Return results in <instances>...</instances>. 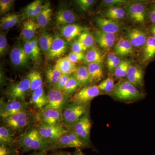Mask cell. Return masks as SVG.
<instances>
[{
  "label": "cell",
  "instance_id": "cell-38",
  "mask_svg": "<svg viewBox=\"0 0 155 155\" xmlns=\"http://www.w3.org/2000/svg\"><path fill=\"white\" fill-rule=\"evenodd\" d=\"M131 65V62L129 60H123L114 71V75L117 78L125 77L127 74L129 67Z\"/></svg>",
  "mask_w": 155,
  "mask_h": 155
},
{
  "label": "cell",
  "instance_id": "cell-25",
  "mask_svg": "<svg viewBox=\"0 0 155 155\" xmlns=\"http://www.w3.org/2000/svg\"><path fill=\"white\" fill-rule=\"evenodd\" d=\"M25 18L24 14H9L1 19L0 26L3 30H7L14 27Z\"/></svg>",
  "mask_w": 155,
  "mask_h": 155
},
{
  "label": "cell",
  "instance_id": "cell-30",
  "mask_svg": "<svg viewBox=\"0 0 155 155\" xmlns=\"http://www.w3.org/2000/svg\"><path fill=\"white\" fill-rule=\"evenodd\" d=\"M55 65L62 74L71 75L76 69L75 64L71 62L67 57L58 59Z\"/></svg>",
  "mask_w": 155,
  "mask_h": 155
},
{
  "label": "cell",
  "instance_id": "cell-1",
  "mask_svg": "<svg viewBox=\"0 0 155 155\" xmlns=\"http://www.w3.org/2000/svg\"><path fill=\"white\" fill-rule=\"evenodd\" d=\"M18 144L23 152L30 151H46L48 143L38 133L36 127H30L22 134L18 140Z\"/></svg>",
  "mask_w": 155,
  "mask_h": 155
},
{
  "label": "cell",
  "instance_id": "cell-44",
  "mask_svg": "<svg viewBox=\"0 0 155 155\" xmlns=\"http://www.w3.org/2000/svg\"><path fill=\"white\" fill-rule=\"evenodd\" d=\"M71 75H70V74H62L59 78L58 82L56 84L55 86L53 87V88L62 91L63 89L64 88V87L66 85L68 79H69V77L71 76Z\"/></svg>",
  "mask_w": 155,
  "mask_h": 155
},
{
  "label": "cell",
  "instance_id": "cell-50",
  "mask_svg": "<svg viewBox=\"0 0 155 155\" xmlns=\"http://www.w3.org/2000/svg\"><path fill=\"white\" fill-rule=\"evenodd\" d=\"M29 41L37 58V60H38L40 57V48L39 45L38 40L36 37H34Z\"/></svg>",
  "mask_w": 155,
  "mask_h": 155
},
{
  "label": "cell",
  "instance_id": "cell-34",
  "mask_svg": "<svg viewBox=\"0 0 155 155\" xmlns=\"http://www.w3.org/2000/svg\"><path fill=\"white\" fill-rule=\"evenodd\" d=\"M61 71L55 65L53 67H48L46 70V76L48 83L54 87L62 75Z\"/></svg>",
  "mask_w": 155,
  "mask_h": 155
},
{
  "label": "cell",
  "instance_id": "cell-7",
  "mask_svg": "<svg viewBox=\"0 0 155 155\" xmlns=\"http://www.w3.org/2000/svg\"><path fill=\"white\" fill-rule=\"evenodd\" d=\"M30 88V81L27 76L18 83L11 84L6 91V96L9 100L25 101V97Z\"/></svg>",
  "mask_w": 155,
  "mask_h": 155
},
{
  "label": "cell",
  "instance_id": "cell-48",
  "mask_svg": "<svg viewBox=\"0 0 155 155\" xmlns=\"http://www.w3.org/2000/svg\"><path fill=\"white\" fill-rule=\"evenodd\" d=\"M87 48L83 45L81 42L78 41L73 43L72 45V52L73 53H83L87 50Z\"/></svg>",
  "mask_w": 155,
  "mask_h": 155
},
{
  "label": "cell",
  "instance_id": "cell-9",
  "mask_svg": "<svg viewBox=\"0 0 155 155\" xmlns=\"http://www.w3.org/2000/svg\"><path fill=\"white\" fill-rule=\"evenodd\" d=\"M36 117L38 123L50 125H64L62 110H61L45 108L36 113Z\"/></svg>",
  "mask_w": 155,
  "mask_h": 155
},
{
  "label": "cell",
  "instance_id": "cell-54",
  "mask_svg": "<svg viewBox=\"0 0 155 155\" xmlns=\"http://www.w3.org/2000/svg\"><path fill=\"white\" fill-rule=\"evenodd\" d=\"M149 17L153 24L155 23V2L151 7L149 12Z\"/></svg>",
  "mask_w": 155,
  "mask_h": 155
},
{
  "label": "cell",
  "instance_id": "cell-18",
  "mask_svg": "<svg viewBox=\"0 0 155 155\" xmlns=\"http://www.w3.org/2000/svg\"><path fill=\"white\" fill-rule=\"evenodd\" d=\"M147 38L146 32L140 28H132L127 33V38L131 43L133 48H136L143 46Z\"/></svg>",
  "mask_w": 155,
  "mask_h": 155
},
{
  "label": "cell",
  "instance_id": "cell-33",
  "mask_svg": "<svg viewBox=\"0 0 155 155\" xmlns=\"http://www.w3.org/2000/svg\"><path fill=\"white\" fill-rule=\"evenodd\" d=\"M104 61V56L98 49L94 46L91 48L85 54L84 63L86 64L90 63H99L101 64Z\"/></svg>",
  "mask_w": 155,
  "mask_h": 155
},
{
  "label": "cell",
  "instance_id": "cell-26",
  "mask_svg": "<svg viewBox=\"0 0 155 155\" xmlns=\"http://www.w3.org/2000/svg\"><path fill=\"white\" fill-rule=\"evenodd\" d=\"M87 68L91 83H98L102 80L104 73L101 64L90 63L87 64Z\"/></svg>",
  "mask_w": 155,
  "mask_h": 155
},
{
  "label": "cell",
  "instance_id": "cell-46",
  "mask_svg": "<svg viewBox=\"0 0 155 155\" xmlns=\"http://www.w3.org/2000/svg\"><path fill=\"white\" fill-rule=\"evenodd\" d=\"M67 57L71 62L75 64L79 61H84L85 54L84 53H75L71 52Z\"/></svg>",
  "mask_w": 155,
  "mask_h": 155
},
{
  "label": "cell",
  "instance_id": "cell-55",
  "mask_svg": "<svg viewBox=\"0 0 155 155\" xmlns=\"http://www.w3.org/2000/svg\"><path fill=\"white\" fill-rule=\"evenodd\" d=\"M150 33L151 34L152 36L155 38V23L152 24L150 26L149 29Z\"/></svg>",
  "mask_w": 155,
  "mask_h": 155
},
{
  "label": "cell",
  "instance_id": "cell-14",
  "mask_svg": "<svg viewBox=\"0 0 155 155\" xmlns=\"http://www.w3.org/2000/svg\"><path fill=\"white\" fill-rule=\"evenodd\" d=\"M95 23L101 30L107 33H117L122 28V24L120 21L104 17L97 18Z\"/></svg>",
  "mask_w": 155,
  "mask_h": 155
},
{
  "label": "cell",
  "instance_id": "cell-22",
  "mask_svg": "<svg viewBox=\"0 0 155 155\" xmlns=\"http://www.w3.org/2000/svg\"><path fill=\"white\" fill-rule=\"evenodd\" d=\"M114 51L120 57H126L134 53L133 47L127 38H120L114 45Z\"/></svg>",
  "mask_w": 155,
  "mask_h": 155
},
{
  "label": "cell",
  "instance_id": "cell-11",
  "mask_svg": "<svg viewBox=\"0 0 155 155\" xmlns=\"http://www.w3.org/2000/svg\"><path fill=\"white\" fill-rule=\"evenodd\" d=\"M91 127V122L90 119L89 112L81 116L71 130L74 132L83 141L91 145L90 140V130Z\"/></svg>",
  "mask_w": 155,
  "mask_h": 155
},
{
  "label": "cell",
  "instance_id": "cell-42",
  "mask_svg": "<svg viewBox=\"0 0 155 155\" xmlns=\"http://www.w3.org/2000/svg\"><path fill=\"white\" fill-rule=\"evenodd\" d=\"M19 153L12 146L5 144L0 145V155H18Z\"/></svg>",
  "mask_w": 155,
  "mask_h": 155
},
{
  "label": "cell",
  "instance_id": "cell-51",
  "mask_svg": "<svg viewBox=\"0 0 155 155\" xmlns=\"http://www.w3.org/2000/svg\"><path fill=\"white\" fill-rule=\"evenodd\" d=\"M126 2L127 1L124 0H104L102 2L103 5L108 8L115 7L116 5H120Z\"/></svg>",
  "mask_w": 155,
  "mask_h": 155
},
{
  "label": "cell",
  "instance_id": "cell-19",
  "mask_svg": "<svg viewBox=\"0 0 155 155\" xmlns=\"http://www.w3.org/2000/svg\"><path fill=\"white\" fill-rule=\"evenodd\" d=\"M126 78V80L137 88H140L143 85V71L137 65H130L127 71Z\"/></svg>",
  "mask_w": 155,
  "mask_h": 155
},
{
  "label": "cell",
  "instance_id": "cell-8",
  "mask_svg": "<svg viewBox=\"0 0 155 155\" xmlns=\"http://www.w3.org/2000/svg\"><path fill=\"white\" fill-rule=\"evenodd\" d=\"M48 104L45 108H52L63 110L72 103L71 97L68 96L61 91L54 88L49 89L47 93Z\"/></svg>",
  "mask_w": 155,
  "mask_h": 155
},
{
  "label": "cell",
  "instance_id": "cell-37",
  "mask_svg": "<svg viewBox=\"0 0 155 155\" xmlns=\"http://www.w3.org/2000/svg\"><path fill=\"white\" fill-rule=\"evenodd\" d=\"M27 76L30 81V91L32 92L43 86V80L39 72L33 71L30 72Z\"/></svg>",
  "mask_w": 155,
  "mask_h": 155
},
{
  "label": "cell",
  "instance_id": "cell-45",
  "mask_svg": "<svg viewBox=\"0 0 155 155\" xmlns=\"http://www.w3.org/2000/svg\"><path fill=\"white\" fill-rule=\"evenodd\" d=\"M14 0H1L0 1V11L1 14L7 13L11 10L14 5Z\"/></svg>",
  "mask_w": 155,
  "mask_h": 155
},
{
  "label": "cell",
  "instance_id": "cell-3",
  "mask_svg": "<svg viewBox=\"0 0 155 155\" xmlns=\"http://www.w3.org/2000/svg\"><path fill=\"white\" fill-rule=\"evenodd\" d=\"M110 95L116 100L125 102L136 101L143 96L136 87L125 80H121L115 85Z\"/></svg>",
  "mask_w": 155,
  "mask_h": 155
},
{
  "label": "cell",
  "instance_id": "cell-52",
  "mask_svg": "<svg viewBox=\"0 0 155 155\" xmlns=\"http://www.w3.org/2000/svg\"><path fill=\"white\" fill-rule=\"evenodd\" d=\"M24 15L25 18H34L35 9L33 2L28 5L24 9Z\"/></svg>",
  "mask_w": 155,
  "mask_h": 155
},
{
  "label": "cell",
  "instance_id": "cell-58",
  "mask_svg": "<svg viewBox=\"0 0 155 155\" xmlns=\"http://www.w3.org/2000/svg\"><path fill=\"white\" fill-rule=\"evenodd\" d=\"M73 155H85L80 149H77L73 153Z\"/></svg>",
  "mask_w": 155,
  "mask_h": 155
},
{
  "label": "cell",
  "instance_id": "cell-36",
  "mask_svg": "<svg viewBox=\"0 0 155 155\" xmlns=\"http://www.w3.org/2000/svg\"><path fill=\"white\" fill-rule=\"evenodd\" d=\"M11 130L5 126L0 127V143L12 146L14 142V136Z\"/></svg>",
  "mask_w": 155,
  "mask_h": 155
},
{
  "label": "cell",
  "instance_id": "cell-32",
  "mask_svg": "<svg viewBox=\"0 0 155 155\" xmlns=\"http://www.w3.org/2000/svg\"><path fill=\"white\" fill-rule=\"evenodd\" d=\"M54 38L48 31H44L40 35L38 40L40 48L45 54H48L51 47Z\"/></svg>",
  "mask_w": 155,
  "mask_h": 155
},
{
  "label": "cell",
  "instance_id": "cell-40",
  "mask_svg": "<svg viewBox=\"0 0 155 155\" xmlns=\"http://www.w3.org/2000/svg\"><path fill=\"white\" fill-rule=\"evenodd\" d=\"M121 62L120 58L113 53L108 54L107 58V64L109 71L111 72H114L116 67Z\"/></svg>",
  "mask_w": 155,
  "mask_h": 155
},
{
  "label": "cell",
  "instance_id": "cell-13",
  "mask_svg": "<svg viewBox=\"0 0 155 155\" xmlns=\"http://www.w3.org/2000/svg\"><path fill=\"white\" fill-rule=\"evenodd\" d=\"M126 10L128 17L134 22L143 23L145 21L146 9L141 3L133 2L128 3Z\"/></svg>",
  "mask_w": 155,
  "mask_h": 155
},
{
  "label": "cell",
  "instance_id": "cell-28",
  "mask_svg": "<svg viewBox=\"0 0 155 155\" xmlns=\"http://www.w3.org/2000/svg\"><path fill=\"white\" fill-rule=\"evenodd\" d=\"M73 74L72 75L79 82L81 87L88 86L89 84H91V80L86 66L83 65L76 68Z\"/></svg>",
  "mask_w": 155,
  "mask_h": 155
},
{
  "label": "cell",
  "instance_id": "cell-10",
  "mask_svg": "<svg viewBox=\"0 0 155 155\" xmlns=\"http://www.w3.org/2000/svg\"><path fill=\"white\" fill-rule=\"evenodd\" d=\"M102 94H103L96 85L83 87L71 98L72 103L78 104H89L94 98Z\"/></svg>",
  "mask_w": 155,
  "mask_h": 155
},
{
  "label": "cell",
  "instance_id": "cell-41",
  "mask_svg": "<svg viewBox=\"0 0 155 155\" xmlns=\"http://www.w3.org/2000/svg\"><path fill=\"white\" fill-rule=\"evenodd\" d=\"M78 40L81 42L87 48L94 47L95 43V38L89 32L84 31L79 36Z\"/></svg>",
  "mask_w": 155,
  "mask_h": 155
},
{
  "label": "cell",
  "instance_id": "cell-4",
  "mask_svg": "<svg viewBox=\"0 0 155 155\" xmlns=\"http://www.w3.org/2000/svg\"><path fill=\"white\" fill-rule=\"evenodd\" d=\"M90 146V145L82 140L72 130H67L57 140L48 144L46 152L68 148H75L76 149L81 150Z\"/></svg>",
  "mask_w": 155,
  "mask_h": 155
},
{
  "label": "cell",
  "instance_id": "cell-31",
  "mask_svg": "<svg viewBox=\"0 0 155 155\" xmlns=\"http://www.w3.org/2000/svg\"><path fill=\"white\" fill-rule=\"evenodd\" d=\"M126 12L122 8L119 7L108 8L103 12L104 17L119 21L125 18Z\"/></svg>",
  "mask_w": 155,
  "mask_h": 155
},
{
  "label": "cell",
  "instance_id": "cell-49",
  "mask_svg": "<svg viewBox=\"0 0 155 155\" xmlns=\"http://www.w3.org/2000/svg\"><path fill=\"white\" fill-rule=\"evenodd\" d=\"M76 2L80 9L84 11L88 10L95 2L94 0H78Z\"/></svg>",
  "mask_w": 155,
  "mask_h": 155
},
{
  "label": "cell",
  "instance_id": "cell-59",
  "mask_svg": "<svg viewBox=\"0 0 155 155\" xmlns=\"http://www.w3.org/2000/svg\"></svg>",
  "mask_w": 155,
  "mask_h": 155
},
{
  "label": "cell",
  "instance_id": "cell-5",
  "mask_svg": "<svg viewBox=\"0 0 155 155\" xmlns=\"http://www.w3.org/2000/svg\"><path fill=\"white\" fill-rule=\"evenodd\" d=\"M89 104H78L71 103L62 110L63 123L66 129L71 130L81 116L89 111Z\"/></svg>",
  "mask_w": 155,
  "mask_h": 155
},
{
  "label": "cell",
  "instance_id": "cell-16",
  "mask_svg": "<svg viewBox=\"0 0 155 155\" xmlns=\"http://www.w3.org/2000/svg\"><path fill=\"white\" fill-rule=\"evenodd\" d=\"M94 38L101 47L109 49L115 44L117 35L116 34L107 33L101 29L95 31Z\"/></svg>",
  "mask_w": 155,
  "mask_h": 155
},
{
  "label": "cell",
  "instance_id": "cell-29",
  "mask_svg": "<svg viewBox=\"0 0 155 155\" xmlns=\"http://www.w3.org/2000/svg\"><path fill=\"white\" fill-rule=\"evenodd\" d=\"M52 10L50 7L49 3L44 5L41 12L36 17L37 23L39 27L44 28L49 24L52 15Z\"/></svg>",
  "mask_w": 155,
  "mask_h": 155
},
{
  "label": "cell",
  "instance_id": "cell-12",
  "mask_svg": "<svg viewBox=\"0 0 155 155\" xmlns=\"http://www.w3.org/2000/svg\"><path fill=\"white\" fill-rule=\"evenodd\" d=\"M29 105L25 101L16 100H9L5 102L1 99L0 116L2 118H6L21 111L28 110Z\"/></svg>",
  "mask_w": 155,
  "mask_h": 155
},
{
  "label": "cell",
  "instance_id": "cell-27",
  "mask_svg": "<svg viewBox=\"0 0 155 155\" xmlns=\"http://www.w3.org/2000/svg\"><path fill=\"white\" fill-rule=\"evenodd\" d=\"M142 55L143 61L148 62L155 57V38L152 36L148 37L143 48Z\"/></svg>",
  "mask_w": 155,
  "mask_h": 155
},
{
  "label": "cell",
  "instance_id": "cell-2",
  "mask_svg": "<svg viewBox=\"0 0 155 155\" xmlns=\"http://www.w3.org/2000/svg\"><path fill=\"white\" fill-rule=\"evenodd\" d=\"M5 126L12 132H20L27 129L37 121L36 114L30 110H25L5 118H2Z\"/></svg>",
  "mask_w": 155,
  "mask_h": 155
},
{
  "label": "cell",
  "instance_id": "cell-15",
  "mask_svg": "<svg viewBox=\"0 0 155 155\" xmlns=\"http://www.w3.org/2000/svg\"><path fill=\"white\" fill-rule=\"evenodd\" d=\"M68 50L67 42L59 35H57L54 38L52 45L48 56L51 60L61 58Z\"/></svg>",
  "mask_w": 155,
  "mask_h": 155
},
{
  "label": "cell",
  "instance_id": "cell-47",
  "mask_svg": "<svg viewBox=\"0 0 155 155\" xmlns=\"http://www.w3.org/2000/svg\"><path fill=\"white\" fill-rule=\"evenodd\" d=\"M23 47L24 51L28 58L32 59V60H35V61L38 60L34 51L33 48L30 44L29 41H25V43H24Z\"/></svg>",
  "mask_w": 155,
  "mask_h": 155
},
{
  "label": "cell",
  "instance_id": "cell-6",
  "mask_svg": "<svg viewBox=\"0 0 155 155\" xmlns=\"http://www.w3.org/2000/svg\"><path fill=\"white\" fill-rule=\"evenodd\" d=\"M36 127L40 135L48 144L55 141L68 130L64 125H50L38 123Z\"/></svg>",
  "mask_w": 155,
  "mask_h": 155
},
{
  "label": "cell",
  "instance_id": "cell-57",
  "mask_svg": "<svg viewBox=\"0 0 155 155\" xmlns=\"http://www.w3.org/2000/svg\"><path fill=\"white\" fill-rule=\"evenodd\" d=\"M47 152L46 151H39L38 152H36L32 153L31 155H46Z\"/></svg>",
  "mask_w": 155,
  "mask_h": 155
},
{
  "label": "cell",
  "instance_id": "cell-21",
  "mask_svg": "<svg viewBox=\"0 0 155 155\" xmlns=\"http://www.w3.org/2000/svg\"><path fill=\"white\" fill-rule=\"evenodd\" d=\"M77 19L76 14L72 10L69 9H60L56 15V22L58 25H65L73 24Z\"/></svg>",
  "mask_w": 155,
  "mask_h": 155
},
{
  "label": "cell",
  "instance_id": "cell-17",
  "mask_svg": "<svg viewBox=\"0 0 155 155\" xmlns=\"http://www.w3.org/2000/svg\"><path fill=\"white\" fill-rule=\"evenodd\" d=\"M11 63L17 67H23L28 64L29 58L24 51L23 47L20 44L15 45L10 53Z\"/></svg>",
  "mask_w": 155,
  "mask_h": 155
},
{
  "label": "cell",
  "instance_id": "cell-43",
  "mask_svg": "<svg viewBox=\"0 0 155 155\" xmlns=\"http://www.w3.org/2000/svg\"><path fill=\"white\" fill-rule=\"evenodd\" d=\"M8 49V45L5 34L2 32L0 35V54L3 56L7 53Z\"/></svg>",
  "mask_w": 155,
  "mask_h": 155
},
{
  "label": "cell",
  "instance_id": "cell-39",
  "mask_svg": "<svg viewBox=\"0 0 155 155\" xmlns=\"http://www.w3.org/2000/svg\"><path fill=\"white\" fill-rule=\"evenodd\" d=\"M97 86L100 91L103 94L111 93L115 86L114 80L113 78H108Z\"/></svg>",
  "mask_w": 155,
  "mask_h": 155
},
{
  "label": "cell",
  "instance_id": "cell-24",
  "mask_svg": "<svg viewBox=\"0 0 155 155\" xmlns=\"http://www.w3.org/2000/svg\"><path fill=\"white\" fill-rule=\"evenodd\" d=\"M39 26L32 19H28L23 22L21 37L25 41H30L34 38L35 31Z\"/></svg>",
  "mask_w": 155,
  "mask_h": 155
},
{
  "label": "cell",
  "instance_id": "cell-56",
  "mask_svg": "<svg viewBox=\"0 0 155 155\" xmlns=\"http://www.w3.org/2000/svg\"><path fill=\"white\" fill-rule=\"evenodd\" d=\"M51 155H72L69 153L66 152H58L52 154Z\"/></svg>",
  "mask_w": 155,
  "mask_h": 155
},
{
  "label": "cell",
  "instance_id": "cell-35",
  "mask_svg": "<svg viewBox=\"0 0 155 155\" xmlns=\"http://www.w3.org/2000/svg\"><path fill=\"white\" fill-rule=\"evenodd\" d=\"M81 87V85L75 78L71 75L62 91L64 94L70 97Z\"/></svg>",
  "mask_w": 155,
  "mask_h": 155
},
{
  "label": "cell",
  "instance_id": "cell-53",
  "mask_svg": "<svg viewBox=\"0 0 155 155\" xmlns=\"http://www.w3.org/2000/svg\"><path fill=\"white\" fill-rule=\"evenodd\" d=\"M34 6L35 13L34 15V18H36L38 14L41 12L43 8L44 5L41 1L36 0L33 2Z\"/></svg>",
  "mask_w": 155,
  "mask_h": 155
},
{
  "label": "cell",
  "instance_id": "cell-23",
  "mask_svg": "<svg viewBox=\"0 0 155 155\" xmlns=\"http://www.w3.org/2000/svg\"><path fill=\"white\" fill-rule=\"evenodd\" d=\"M85 28L78 25L72 24L64 25L61 28V33L67 41H70L78 36H79Z\"/></svg>",
  "mask_w": 155,
  "mask_h": 155
},
{
  "label": "cell",
  "instance_id": "cell-20",
  "mask_svg": "<svg viewBox=\"0 0 155 155\" xmlns=\"http://www.w3.org/2000/svg\"><path fill=\"white\" fill-rule=\"evenodd\" d=\"M30 102L35 109L39 110L46 107L48 104L47 94L45 91L43 86L32 92Z\"/></svg>",
  "mask_w": 155,
  "mask_h": 155
}]
</instances>
